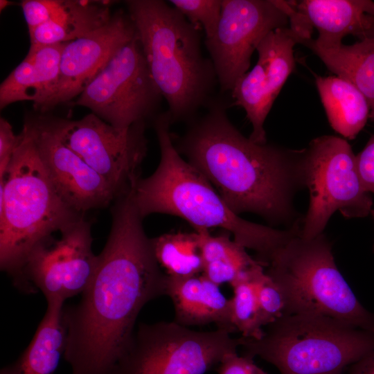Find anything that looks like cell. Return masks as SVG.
<instances>
[{"label":"cell","instance_id":"d4e9b609","mask_svg":"<svg viewBox=\"0 0 374 374\" xmlns=\"http://www.w3.org/2000/svg\"><path fill=\"white\" fill-rule=\"evenodd\" d=\"M263 267L258 264L251 267L231 284L233 290L232 323L244 338L258 339L264 335L255 284L256 272Z\"/></svg>","mask_w":374,"mask_h":374},{"label":"cell","instance_id":"9c48e42d","mask_svg":"<svg viewBox=\"0 0 374 374\" xmlns=\"http://www.w3.org/2000/svg\"><path fill=\"white\" fill-rule=\"evenodd\" d=\"M305 187L309 190L308 211L301 219L300 236L314 238L322 233L332 214L364 217L373 209L356 155L344 139L323 135L312 140L304 154Z\"/></svg>","mask_w":374,"mask_h":374},{"label":"cell","instance_id":"d6a6232c","mask_svg":"<svg viewBox=\"0 0 374 374\" xmlns=\"http://www.w3.org/2000/svg\"><path fill=\"white\" fill-rule=\"evenodd\" d=\"M366 37H374V16L372 17L370 28L365 38Z\"/></svg>","mask_w":374,"mask_h":374},{"label":"cell","instance_id":"7a4b0ae2","mask_svg":"<svg viewBox=\"0 0 374 374\" xmlns=\"http://www.w3.org/2000/svg\"><path fill=\"white\" fill-rule=\"evenodd\" d=\"M206 112L188 121L181 136L172 134L177 152L213 185L235 214L260 215L271 226L299 222L295 195L305 187V148L258 144L231 122L226 102L211 99Z\"/></svg>","mask_w":374,"mask_h":374},{"label":"cell","instance_id":"ac0fdd59","mask_svg":"<svg viewBox=\"0 0 374 374\" xmlns=\"http://www.w3.org/2000/svg\"><path fill=\"white\" fill-rule=\"evenodd\" d=\"M291 1L309 26L318 30L317 38H312V42L324 48L342 44L348 35L364 39L374 16V1L371 0Z\"/></svg>","mask_w":374,"mask_h":374},{"label":"cell","instance_id":"836d02e7","mask_svg":"<svg viewBox=\"0 0 374 374\" xmlns=\"http://www.w3.org/2000/svg\"><path fill=\"white\" fill-rule=\"evenodd\" d=\"M13 2L7 1V0H1L0 1V10L1 12L3 10L9 6L10 5L12 4Z\"/></svg>","mask_w":374,"mask_h":374},{"label":"cell","instance_id":"8992f818","mask_svg":"<svg viewBox=\"0 0 374 374\" xmlns=\"http://www.w3.org/2000/svg\"><path fill=\"white\" fill-rule=\"evenodd\" d=\"M258 339L241 337L244 355L260 357L280 374H343L374 351V334L320 315H284Z\"/></svg>","mask_w":374,"mask_h":374},{"label":"cell","instance_id":"5b68a950","mask_svg":"<svg viewBox=\"0 0 374 374\" xmlns=\"http://www.w3.org/2000/svg\"><path fill=\"white\" fill-rule=\"evenodd\" d=\"M20 134L7 172L0 179V267L15 286L38 242L84 217L60 196L24 126Z\"/></svg>","mask_w":374,"mask_h":374},{"label":"cell","instance_id":"d590c367","mask_svg":"<svg viewBox=\"0 0 374 374\" xmlns=\"http://www.w3.org/2000/svg\"><path fill=\"white\" fill-rule=\"evenodd\" d=\"M373 250H374V245H373Z\"/></svg>","mask_w":374,"mask_h":374},{"label":"cell","instance_id":"5bb4252c","mask_svg":"<svg viewBox=\"0 0 374 374\" xmlns=\"http://www.w3.org/2000/svg\"><path fill=\"white\" fill-rule=\"evenodd\" d=\"M24 127L32 136L56 190L71 208L84 215L89 210L105 208L116 199L108 182L65 145L37 116L26 118Z\"/></svg>","mask_w":374,"mask_h":374},{"label":"cell","instance_id":"7402d4cb","mask_svg":"<svg viewBox=\"0 0 374 374\" xmlns=\"http://www.w3.org/2000/svg\"><path fill=\"white\" fill-rule=\"evenodd\" d=\"M311 39L300 44L317 55L331 72L349 80L362 92L370 107L369 118L374 123V37L327 48L314 45Z\"/></svg>","mask_w":374,"mask_h":374},{"label":"cell","instance_id":"e575fe53","mask_svg":"<svg viewBox=\"0 0 374 374\" xmlns=\"http://www.w3.org/2000/svg\"><path fill=\"white\" fill-rule=\"evenodd\" d=\"M370 214L373 216V219H374V208H373V209L371 210Z\"/></svg>","mask_w":374,"mask_h":374},{"label":"cell","instance_id":"1f68e13d","mask_svg":"<svg viewBox=\"0 0 374 374\" xmlns=\"http://www.w3.org/2000/svg\"><path fill=\"white\" fill-rule=\"evenodd\" d=\"M356 162L365 189L374 194V134L356 155Z\"/></svg>","mask_w":374,"mask_h":374},{"label":"cell","instance_id":"277c9868","mask_svg":"<svg viewBox=\"0 0 374 374\" xmlns=\"http://www.w3.org/2000/svg\"><path fill=\"white\" fill-rule=\"evenodd\" d=\"M125 3L172 124L190 121L212 99L217 83L212 61L202 53V30L166 1Z\"/></svg>","mask_w":374,"mask_h":374},{"label":"cell","instance_id":"30bf717a","mask_svg":"<svg viewBox=\"0 0 374 374\" xmlns=\"http://www.w3.org/2000/svg\"><path fill=\"white\" fill-rule=\"evenodd\" d=\"M37 117L108 182L117 197L130 190L141 177V166L148 151L146 123L121 130L93 113L78 120L46 115Z\"/></svg>","mask_w":374,"mask_h":374},{"label":"cell","instance_id":"9a60e30c","mask_svg":"<svg viewBox=\"0 0 374 374\" xmlns=\"http://www.w3.org/2000/svg\"><path fill=\"white\" fill-rule=\"evenodd\" d=\"M136 35L128 14L118 10L103 26L66 43L55 91L40 112L78 96L112 57Z\"/></svg>","mask_w":374,"mask_h":374},{"label":"cell","instance_id":"ffe728a7","mask_svg":"<svg viewBox=\"0 0 374 374\" xmlns=\"http://www.w3.org/2000/svg\"><path fill=\"white\" fill-rule=\"evenodd\" d=\"M64 301H47L44 316L28 347L0 374H54L64 355L66 330L63 319Z\"/></svg>","mask_w":374,"mask_h":374},{"label":"cell","instance_id":"cb8c5ba5","mask_svg":"<svg viewBox=\"0 0 374 374\" xmlns=\"http://www.w3.org/2000/svg\"><path fill=\"white\" fill-rule=\"evenodd\" d=\"M155 258L170 276L187 278L203 272L198 234L176 232L164 233L151 238Z\"/></svg>","mask_w":374,"mask_h":374},{"label":"cell","instance_id":"7c38bea8","mask_svg":"<svg viewBox=\"0 0 374 374\" xmlns=\"http://www.w3.org/2000/svg\"><path fill=\"white\" fill-rule=\"evenodd\" d=\"M38 242L27 256L15 286L25 294L41 291L46 301L82 294L91 283L98 256L92 250L91 224L82 217Z\"/></svg>","mask_w":374,"mask_h":374},{"label":"cell","instance_id":"44dd1931","mask_svg":"<svg viewBox=\"0 0 374 374\" xmlns=\"http://www.w3.org/2000/svg\"><path fill=\"white\" fill-rule=\"evenodd\" d=\"M110 1L66 0L50 21L28 30L30 48L66 43L107 24L112 15Z\"/></svg>","mask_w":374,"mask_h":374},{"label":"cell","instance_id":"d6986e66","mask_svg":"<svg viewBox=\"0 0 374 374\" xmlns=\"http://www.w3.org/2000/svg\"><path fill=\"white\" fill-rule=\"evenodd\" d=\"M300 41L290 26L271 31L257 46L256 65L243 75L246 84L271 105L294 71V47Z\"/></svg>","mask_w":374,"mask_h":374},{"label":"cell","instance_id":"8fae6325","mask_svg":"<svg viewBox=\"0 0 374 374\" xmlns=\"http://www.w3.org/2000/svg\"><path fill=\"white\" fill-rule=\"evenodd\" d=\"M162 95L136 37L112 57L78 96L87 107L118 129L146 121L157 112Z\"/></svg>","mask_w":374,"mask_h":374},{"label":"cell","instance_id":"4316f807","mask_svg":"<svg viewBox=\"0 0 374 374\" xmlns=\"http://www.w3.org/2000/svg\"><path fill=\"white\" fill-rule=\"evenodd\" d=\"M168 2L190 23L204 31L205 39L215 35L221 17L222 0H170Z\"/></svg>","mask_w":374,"mask_h":374},{"label":"cell","instance_id":"2e32d148","mask_svg":"<svg viewBox=\"0 0 374 374\" xmlns=\"http://www.w3.org/2000/svg\"><path fill=\"white\" fill-rule=\"evenodd\" d=\"M65 44L29 48L25 58L0 85L1 109L14 103L30 100L35 109L41 111L55 91Z\"/></svg>","mask_w":374,"mask_h":374},{"label":"cell","instance_id":"f1b7e54d","mask_svg":"<svg viewBox=\"0 0 374 374\" xmlns=\"http://www.w3.org/2000/svg\"><path fill=\"white\" fill-rule=\"evenodd\" d=\"M66 0H23L21 6L28 30L53 19L64 7Z\"/></svg>","mask_w":374,"mask_h":374},{"label":"cell","instance_id":"52a82bcc","mask_svg":"<svg viewBox=\"0 0 374 374\" xmlns=\"http://www.w3.org/2000/svg\"><path fill=\"white\" fill-rule=\"evenodd\" d=\"M267 267V274L283 294L285 315L328 317L374 334V314L358 301L340 273L323 233L305 239L299 233L274 254Z\"/></svg>","mask_w":374,"mask_h":374},{"label":"cell","instance_id":"4fadbf2b","mask_svg":"<svg viewBox=\"0 0 374 374\" xmlns=\"http://www.w3.org/2000/svg\"><path fill=\"white\" fill-rule=\"evenodd\" d=\"M288 26L278 0H222L216 33L205 39L221 91H231L248 72L253 53L269 33Z\"/></svg>","mask_w":374,"mask_h":374},{"label":"cell","instance_id":"4dcf8cb0","mask_svg":"<svg viewBox=\"0 0 374 374\" xmlns=\"http://www.w3.org/2000/svg\"><path fill=\"white\" fill-rule=\"evenodd\" d=\"M216 371L218 374H267L254 363L253 358L239 356L237 352L226 355Z\"/></svg>","mask_w":374,"mask_h":374},{"label":"cell","instance_id":"484cf974","mask_svg":"<svg viewBox=\"0 0 374 374\" xmlns=\"http://www.w3.org/2000/svg\"><path fill=\"white\" fill-rule=\"evenodd\" d=\"M195 231L198 234L204 264L212 261H222L235 265L244 270L262 264L256 259L252 258L244 247L234 240H231L229 232L212 235L208 229H197Z\"/></svg>","mask_w":374,"mask_h":374},{"label":"cell","instance_id":"3957f363","mask_svg":"<svg viewBox=\"0 0 374 374\" xmlns=\"http://www.w3.org/2000/svg\"><path fill=\"white\" fill-rule=\"evenodd\" d=\"M167 111L154 118L161 159L148 177L136 181L133 197L143 218L153 213L178 216L195 229L218 227L233 235L267 266L274 254L299 233V224L283 230L247 221L233 213L209 181L176 150Z\"/></svg>","mask_w":374,"mask_h":374},{"label":"cell","instance_id":"603a6c76","mask_svg":"<svg viewBox=\"0 0 374 374\" xmlns=\"http://www.w3.org/2000/svg\"><path fill=\"white\" fill-rule=\"evenodd\" d=\"M320 99L330 126L353 139L369 118L370 107L362 92L349 80L337 75H314Z\"/></svg>","mask_w":374,"mask_h":374},{"label":"cell","instance_id":"f546056e","mask_svg":"<svg viewBox=\"0 0 374 374\" xmlns=\"http://www.w3.org/2000/svg\"><path fill=\"white\" fill-rule=\"evenodd\" d=\"M21 134L14 133L11 124L4 118H0V179L8 170L12 155L21 140Z\"/></svg>","mask_w":374,"mask_h":374},{"label":"cell","instance_id":"6da1fadb","mask_svg":"<svg viewBox=\"0 0 374 374\" xmlns=\"http://www.w3.org/2000/svg\"><path fill=\"white\" fill-rule=\"evenodd\" d=\"M132 189L114 200L107 242L80 301L63 308L64 357L72 374H110L143 306L166 295L167 274L155 258Z\"/></svg>","mask_w":374,"mask_h":374},{"label":"cell","instance_id":"ba28073f","mask_svg":"<svg viewBox=\"0 0 374 374\" xmlns=\"http://www.w3.org/2000/svg\"><path fill=\"white\" fill-rule=\"evenodd\" d=\"M197 331L175 321L140 323L110 374H204L237 352L241 337Z\"/></svg>","mask_w":374,"mask_h":374},{"label":"cell","instance_id":"83f0119b","mask_svg":"<svg viewBox=\"0 0 374 374\" xmlns=\"http://www.w3.org/2000/svg\"><path fill=\"white\" fill-rule=\"evenodd\" d=\"M256 296L262 323L268 326L285 314V301L278 285L260 267L255 277Z\"/></svg>","mask_w":374,"mask_h":374},{"label":"cell","instance_id":"e0dca14e","mask_svg":"<svg viewBox=\"0 0 374 374\" xmlns=\"http://www.w3.org/2000/svg\"><path fill=\"white\" fill-rule=\"evenodd\" d=\"M166 295L174 305L175 322L186 327L215 323L229 333L237 331L232 323L231 299L204 275H167Z\"/></svg>","mask_w":374,"mask_h":374}]
</instances>
